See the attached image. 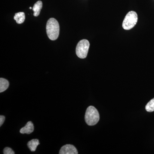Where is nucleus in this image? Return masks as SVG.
<instances>
[{
  "label": "nucleus",
  "instance_id": "9",
  "mask_svg": "<svg viewBox=\"0 0 154 154\" xmlns=\"http://www.w3.org/2000/svg\"><path fill=\"white\" fill-rule=\"evenodd\" d=\"M39 140L38 139H33L28 142V146L31 152L36 151L37 146L39 145Z\"/></svg>",
  "mask_w": 154,
  "mask_h": 154
},
{
  "label": "nucleus",
  "instance_id": "3",
  "mask_svg": "<svg viewBox=\"0 0 154 154\" xmlns=\"http://www.w3.org/2000/svg\"><path fill=\"white\" fill-rule=\"evenodd\" d=\"M137 20V14L134 11H130L127 14L123 20L122 27L125 30H130L136 25Z\"/></svg>",
  "mask_w": 154,
  "mask_h": 154
},
{
  "label": "nucleus",
  "instance_id": "6",
  "mask_svg": "<svg viewBox=\"0 0 154 154\" xmlns=\"http://www.w3.org/2000/svg\"><path fill=\"white\" fill-rule=\"evenodd\" d=\"M34 131V126L33 124L31 121H29L27 122V124L24 127L22 128L20 130V133L24 134H30L33 132Z\"/></svg>",
  "mask_w": 154,
  "mask_h": 154
},
{
  "label": "nucleus",
  "instance_id": "12",
  "mask_svg": "<svg viewBox=\"0 0 154 154\" xmlns=\"http://www.w3.org/2000/svg\"><path fill=\"white\" fill-rule=\"evenodd\" d=\"M4 154H14L15 152L14 151L12 150V149L10 148L9 147L5 148L4 149Z\"/></svg>",
  "mask_w": 154,
  "mask_h": 154
},
{
  "label": "nucleus",
  "instance_id": "7",
  "mask_svg": "<svg viewBox=\"0 0 154 154\" xmlns=\"http://www.w3.org/2000/svg\"><path fill=\"white\" fill-rule=\"evenodd\" d=\"M42 7V3L41 1H38L35 3L33 8V10L34 12V17H38L40 13V11Z\"/></svg>",
  "mask_w": 154,
  "mask_h": 154
},
{
  "label": "nucleus",
  "instance_id": "13",
  "mask_svg": "<svg viewBox=\"0 0 154 154\" xmlns=\"http://www.w3.org/2000/svg\"><path fill=\"white\" fill-rule=\"evenodd\" d=\"M5 119V117L4 116H0V126H2L4 123Z\"/></svg>",
  "mask_w": 154,
  "mask_h": 154
},
{
  "label": "nucleus",
  "instance_id": "11",
  "mask_svg": "<svg viewBox=\"0 0 154 154\" xmlns=\"http://www.w3.org/2000/svg\"><path fill=\"white\" fill-rule=\"evenodd\" d=\"M145 108L147 112H152L154 111V98L147 104Z\"/></svg>",
  "mask_w": 154,
  "mask_h": 154
},
{
  "label": "nucleus",
  "instance_id": "5",
  "mask_svg": "<svg viewBox=\"0 0 154 154\" xmlns=\"http://www.w3.org/2000/svg\"><path fill=\"white\" fill-rule=\"evenodd\" d=\"M60 154H78V152L74 146L67 144L62 147L59 152Z\"/></svg>",
  "mask_w": 154,
  "mask_h": 154
},
{
  "label": "nucleus",
  "instance_id": "8",
  "mask_svg": "<svg viewBox=\"0 0 154 154\" xmlns=\"http://www.w3.org/2000/svg\"><path fill=\"white\" fill-rule=\"evenodd\" d=\"M14 19L16 20L17 23L21 24L23 23L25 21V13L23 12H19L15 14Z\"/></svg>",
  "mask_w": 154,
  "mask_h": 154
},
{
  "label": "nucleus",
  "instance_id": "4",
  "mask_svg": "<svg viewBox=\"0 0 154 154\" xmlns=\"http://www.w3.org/2000/svg\"><path fill=\"white\" fill-rule=\"evenodd\" d=\"M90 47V43L87 39L81 40L77 44L76 48V53L78 57L85 59L88 55V50Z\"/></svg>",
  "mask_w": 154,
  "mask_h": 154
},
{
  "label": "nucleus",
  "instance_id": "1",
  "mask_svg": "<svg viewBox=\"0 0 154 154\" xmlns=\"http://www.w3.org/2000/svg\"><path fill=\"white\" fill-rule=\"evenodd\" d=\"M46 32L50 39L55 40L58 37L60 26L58 22L54 18H50L46 24Z\"/></svg>",
  "mask_w": 154,
  "mask_h": 154
},
{
  "label": "nucleus",
  "instance_id": "14",
  "mask_svg": "<svg viewBox=\"0 0 154 154\" xmlns=\"http://www.w3.org/2000/svg\"><path fill=\"white\" fill-rule=\"evenodd\" d=\"M30 9H32V8H31V7H30Z\"/></svg>",
  "mask_w": 154,
  "mask_h": 154
},
{
  "label": "nucleus",
  "instance_id": "10",
  "mask_svg": "<svg viewBox=\"0 0 154 154\" xmlns=\"http://www.w3.org/2000/svg\"><path fill=\"white\" fill-rule=\"evenodd\" d=\"M9 86L8 81L4 78L0 79V92H4L8 89Z\"/></svg>",
  "mask_w": 154,
  "mask_h": 154
},
{
  "label": "nucleus",
  "instance_id": "2",
  "mask_svg": "<svg viewBox=\"0 0 154 154\" xmlns=\"http://www.w3.org/2000/svg\"><path fill=\"white\" fill-rule=\"evenodd\" d=\"M99 114L98 110L93 106H90L87 108L85 115V120L88 125L93 126L99 121Z\"/></svg>",
  "mask_w": 154,
  "mask_h": 154
}]
</instances>
